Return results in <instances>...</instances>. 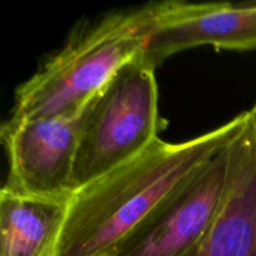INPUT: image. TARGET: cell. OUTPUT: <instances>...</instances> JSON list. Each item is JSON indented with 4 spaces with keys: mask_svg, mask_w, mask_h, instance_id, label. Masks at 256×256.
Returning a JSON list of instances; mask_svg holds the SVG:
<instances>
[{
    "mask_svg": "<svg viewBox=\"0 0 256 256\" xmlns=\"http://www.w3.org/2000/svg\"><path fill=\"white\" fill-rule=\"evenodd\" d=\"M248 112L204 135L145 152L74 192L58 256H110L182 182L232 142Z\"/></svg>",
    "mask_w": 256,
    "mask_h": 256,
    "instance_id": "6da1fadb",
    "label": "cell"
},
{
    "mask_svg": "<svg viewBox=\"0 0 256 256\" xmlns=\"http://www.w3.org/2000/svg\"><path fill=\"white\" fill-rule=\"evenodd\" d=\"M145 46L142 8L115 12L74 32L15 92L6 122L46 119L82 110Z\"/></svg>",
    "mask_w": 256,
    "mask_h": 256,
    "instance_id": "7a4b0ae2",
    "label": "cell"
},
{
    "mask_svg": "<svg viewBox=\"0 0 256 256\" xmlns=\"http://www.w3.org/2000/svg\"><path fill=\"white\" fill-rule=\"evenodd\" d=\"M256 152V122L172 192L110 256H188L206 238Z\"/></svg>",
    "mask_w": 256,
    "mask_h": 256,
    "instance_id": "3957f363",
    "label": "cell"
},
{
    "mask_svg": "<svg viewBox=\"0 0 256 256\" xmlns=\"http://www.w3.org/2000/svg\"><path fill=\"white\" fill-rule=\"evenodd\" d=\"M155 69L140 56L125 64L88 102L72 172L79 190L139 156L159 139Z\"/></svg>",
    "mask_w": 256,
    "mask_h": 256,
    "instance_id": "277c9868",
    "label": "cell"
},
{
    "mask_svg": "<svg viewBox=\"0 0 256 256\" xmlns=\"http://www.w3.org/2000/svg\"><path fill=\"white\" fill-rule=\"evenodd\" d=\"M145 46L140 59L156 69L176 52L202 45L256 49V2H160L142 6Z\"/></svg>",
    "mask_w": 256,
    "mask_h": 256,
    "instance_id": "5b68a950",
    "label": "cell"
},
{
    "mask_svg": "<svg viewBox=\"0 0 256 256\" xmlns=\"http://www.w3.org/2000/svg\"><path fill=\"white\" fill-rule=\"evenodd\" d=\"M86 106L62 116L5 122L2 140L9 170L4 188L30 196H72V172Z\"/></svg>",
    "mask_w": 256,
    "mask_h": 256,
    "instance_id": "8992f818",
    "label": "cell"
},
{
    "mask_svg": "<svg viewBox=\"0 0 256 256\" xmlns=\"http://www.w3.org/2000/svg\"><path fill=\"white\" fill-rule=\"evenodd\" d=\"M72 198L30 196L2 186L0 256H58Z\"/></svg>",
    "mask_w": 256,
    "mask_h": 256,
    "instance_id": "52a82bcc",
    "label": "cell"
},
{
    "mask_svg": "<svg viewBox=\"0 0 256 256\" xmlns=\"http://www.w3.org/2000/svg\"><path fill=\"white\" fill-rule=\"evenodd\" d=\"M249 112L256 122V104ZM188 256H256V152L206 238Z\"/></svg>",
    "mask_w": 256,
    "mask_h": 256,
    "instance_id": "ba28073f",
    "label": "cell"
}]
</instances>
